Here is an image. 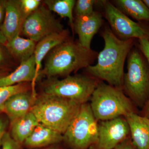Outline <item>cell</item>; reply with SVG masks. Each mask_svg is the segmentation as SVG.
Instances as JSON below:
<instances>
[{
	"mask_svg": "<svg viewBox=\"0 0 149 149\" xmlns=\"http://www.w3.org/2000/svg\"><path fill=\"white\" fill-rule=\"evenodd\" d=\"M102 36L104 47L98 54L97 64L89 65L87 71L96 79L105 80L109 85L121 89L124 63L133 47L135 39L121 40L109 28L105 29Z\"/></svg>",
	"mask_w": 149,
	"mask_h": 149,
	"instance_id": "1",
	"label": "cell"
},
{
	"mask_svg": "<svg viewBox=\"0 0 149 149\" xmlns=\"http://www.w3.org/2000/svg\"><path fill=\"white\" fill-rule=\"evenodd\" d=\"M41 73L52 78L68 76L74 71L87 68L97 57V52L83 47L79 42L69 39L54 48L48 54Z\"/></svg>",
	"mask_w": 149,
	"mask_h": 149,
	"instance_id": "2",
	"label": "cell"
},
{
	"mask_svg": "<svg viewBox=\"0 0 149 149\" xmlns=\"http://www.w3.org/2000/svg\"><path fill=\"white\" fill-rule=\"evenodd\" d=\"M31 111L39 123L62 134L77 114L81 104L45 94L36 99Z\"/></svg>",
	"mask_w": 149,
	"mask_h": 149,
	"instance_id": "3",
	"label": "cell"
},
{
	"mask_svg": "<svg viewBox=\"0 0 149 149\" xmlns=\"http://www.w3.org/2000/svg\"><path fill=\"white\" fill-rule=\"evenodd\" d=\"M91 109L97 120H111L133 111L130 100L121 89L99 83L91 97Z\"/></svg>",
	"mask_w": 149,
	"mask_h": 149,
	"instance_id": "4",
	"label": "cell"
},
{
	"mask_svg": "<svg viewBox=\"0 0 149 149\" xmlns=\"http://www.w3.org/2000/svg\"><path fill=\"white\" fill-rule=\"evenodd\" d=\"M48 80L44 93L82 104L91 98L99 83L94 77L82 75H68L64 79Z\"/></svg>",
	"mask_w": 149,
	"mask_h": 149,
	"instance_id": "5",
	"label": "cell"
},
{
	"mask_svg": "<svg viewBox=\"0 0 149 149\" xmlns=\"http://www.w3.org/2000/svg\"><path fill=\"white\" fill-rule=\"evenodd\" d=\"M123 87L136 101H145L149 96V65L138 46L133 47L128 56Z\"/></svg>",
	"mask_w": 149,
	"mask_h": 149,
	"instance_id": "6",
	"label": "cell"
},
{
	"mask_svg": "<svg viewBox=\"0 0 149 149\" xmlns=\"http://www.w3.org/2000/svg\"><path fill=\"white\" fill-rule=\"evenodd\" d=\"M97 121L90 105L82 104L64 133L63 139L74 148H88L97 143L99 125Z\"/></svg>",
	"mask_w": 149,
	"mask_h": 149,
	"instance_id": "7",
	"label": "cell"
},
{
	"mask_svg": "<svg viewBox=\"0 0 149 149\" xmlns=\"http://www.w3.org/2000/svg\"><path fill=\"white\" fill-rule=\"evenodd\" d=\"M106 18L116 34L121 40L147 38L149 40V23L135 22L110 2L102 1Z\"/></svg>",
	"mask_w": 149,
	"mask_h": 149,
	"instance_id": "8",
	"label": "cell"
},
{
	"mask_svg": "<svg viewBox=\"0 0 149 149\" xmlns=\"http://www.w3.org/2000/svg\"><path fill=\"white\" fill-rule=\"evenodd\" d=\"M64 30L46 6L41 5L24 20L21 32L28 39L38 42L43 38Z\"/></svg>",
	"mask_w": 149,
	"mask_h": 149,
	"instance_id": "9",
	"label": "cell"
},
{
	"mask_svg": "<svg viewBox=\"0 0 149 149\" xmlns=\"http://www.w3.org/2000/svg\"><path fill=\"white\" fill-rule=\"evenodd\" d=\"M130 132L126 119L121 117L104 120L99 125L98 149H113L125 141Z\"/></svg>",
	"mask_w": 149,
	"mask_h": 149,
	"instance_id": "10",
	"label": "cell"
},
{
	"mask_svg": "<svg viewBox=\"0 0 149 149\" xmlns=\"http://www.w3.org/2000/svg\"><path fill=\"white\" fill-rule=\"evenodd\" d=\"M5 14L1 31L7 42L19 35L25 19L19 1H4Z\"/></svg>",
	"mask_w": 149,
	"mask_h": 149,
	"instance_id": "11",
	"label": "cell"
},
{
	"mask_svg": "<svg viewBox=\"0 0 149 149\" xmlns=\"http://www.w3.org/2000/svg\"><path fill=\"white\" fill-rule=\"evenodd\" d=\"M103 19L101 14L94 11L83 16H76L74 20L73 31L78 35V42L83 47L91 49L93 37L102 26Z\"/></svg>",
	"mask_w": 149,
	"mask_h": 149,
	"instance_id": "12",
	"label": "cell"
},
{
	"mask_svg": "<svg viewBox=\"0 0 149 149\" xmlns=\"http://www.w3.org/2000/svg\"><path fill=\"white\" fill-rule=\"evenodd\" d=\"M132 144L136 149H149V118L129 113L125 116Z\"/></svg>",
	"mask_w": 149,
	"mask_h": 149,
	"instance_id": "13",
	"label": "cell"
},
{
	"mask_svg": "<svg viewBox=\"0 0 149 149\" xmlns=\"http://www.w3.org/2000/svg\"><path fill=\"white\" fill-rule=\"evenodd\" d=\"M35 56L33 55L20 65L14 72L0 77V87L11 86L26 82H35L37 79Z\"/></svg>",
	"mask_w": 149,
	"mask_h": 149,
	"instance_id": "14",
	"label": "cell"
},
{
	"mask_svg": "<svg viewBox=\"0 0 149 149\" xmlns=\"http://www.w3.org/2000/svg\"><path fill=\"white\" fill-rule=\"evenodd\" d=\"M33 101V96L28 91L17 93L6 102L4 111L7 114L12 122L31 111L34 103Z\"/></svg>",
	"mask_w": 149,
	"mask_h": 149,
	"instance_id": "15",
	"label": "cell"
},
{
	"mask_svg": "<svg viewBox=\"0 0 149 149\" xmlns=\"http://www.w3.org/2000/svg\"><path fill=\"white\" fill-rule=\"evenodd\" d=\"M68 30L64 29L61 32L54 33L45 37L37 42L34 54L37 77L40 74L42 69V61L46 55L54 48L68 40Z\"/></svg>",
	"mask_w": 149,
	"mask_h": 149,
	"instance_id": "16",
	"label": "cell"
},
{
	"mask_svg": "<svg viewBox=\"0 0 149 149\" xmlns=\"http://www.w3.org/2000/svg\"><path fill=\"white\" fill-rule=\"evenodd\" d=\"M63 139L61 133L39 123L24 143L29 148H38L59 143Z\"/></svg>",
	"mask_w": 149,
	"mask_h": 149,
	"instance_id": "17",
	"label": "cell"
},
{
	"mask_svg": "<svg viewBox=\"0 0 149 149\" xmlns=\"http://www.w3.org/2000/svg\"><path fill=\"white\" fill-rule=\"evenodd\" d=\"M11 122L12 137L19 144L26 141L40 123L31 111Z\"/></svg>",
	"mask_w": 149,
	"mask_h": 149,
	"instance_id": "18",
	"label": "cell"
},
{
	"mask_svg": "<svg viewBox=\"0 0 149 149\" xmlns=\"http://www.w3.org/2000/svg\"><path fill=\"white\" fill-rule=\"evenodd\" d=\"M114 5L127 16L136 19L138 22L149 23V9L141 0H116Z\"/></svg>",
	"mask_w": 149,
	"mask_h": 149,
	"instance_id": "19",
	"label": "cell"
},
{
	"mask_svg": "<svg viewBox=\"0 0 149 149\" xmlns=\"http://www.w3.org/2000/svg\"><path fill=\"white\" fill-rule=\"evenodd\" d=\"M5 45L9 52L20 63L34 55L36 46V42L33 40L20 37L19 35L7 42Z\"/></svg>",
	"mask_w": 149,
	"mask_h": 149,
	"instance_id": "20",
	"label": "cell"
},
{
	"mask_svg": "<svg viewBox=\"0 0 149 149\" xmlns=\"http://www.w3.org/2000/svg\"><path fill=\"white\" fill-rule=\"evenodd\" d=\"M44 3L51 11L54 12L62 17L68 19L70 24L73 31L74 18L72 11L75 6L74 0H46Z\"/></svg>",
	"mask_w": 149,
	"mask_h": 149,
	"instance_id": "21",
	"label": "cell"
},
{
	"mask_svg": "<svg viewBox=\"0 0 149 149\" xmlns=\"http://www.w3.org/2000/svg\"><path fill=\"white\" fill-rule=\"evenodd\" d=\"M27 91V87L21 83L11 86L0 87V112L4 111V104L12 96Z\"/></svg>",
	"mask_w": 149,
	"mask_h": 149,
	"instance_id": "22",
	"label": "cell"
},
{
	"mask_svg": "<svg viewBox=\"0 0 149 149\" xmlns=\"http://www.w3.org/2000/svg\"><path fill=\"white\" fill-rule=\"evenodd\" d=\"M97 1L94 0H78L75 3L74 12L76 16H83L93 13V8Z\"/></svg>",
	"mask_w": 149,
	"mask_h": 149,
	"instance_id": "23",
	"label": "cell"
},
{
	"mask_svg": "<svg viewBox=\"0 0 149 149\" xmlns=\"http://www.w3.org/2000/svg\"><path fill=\"white\" fill-rule=\"evenodd\" d=\"M19 2L22 13L26 19L40 7L42 3L40 0H20Z\"/></svg>",
	"mask_w": 149,
	"mask_h": 149,
	"instance_id": "24",
	"label": "cell"
},
{
	"mask_svg": "<svg viewBox=\"0 0 149 149\" xmlns=\"http://www.w3.org/2000/svg\"><path fill=\"white\" fill-rule=\"evenodd\" d=\"M2 149H19V144L15 141L8 133L6 132L2 141Z\"/></svg>",
	"mask_w": 149,
	"mask_h": 149,
	"instance_id": "25",
	"label": "cell"
},
{
	"mask_svg": "<svg viewBox=\"0 0 149 149\" xmlns=\"http://www.w3.org/2000/svg\"><path fill=\"white\" fill-rule=\"evenodd\" d=\"M140 50L143 54L149 65V40L141 38L138 40V45Z\"/></svg>",
	"mask_w": 149,
	"mask_h": 149,
	"instance_id": "26",
	"label": "cell"
},
{
	"mask_svg": "<svg viewBox=\"0 0 149 149\" xmlns=\"http://www.w3.org/2000/svg\"><path fill=\"white\" fill-rule=\"evenodd\" d=\"M116 149H136L133 144L125 140L120 143L116 148Z\"/></svg>",
	"mask_w": 149,
	"mask_h": 149,
	"instance_id": "27",
	"label": "cell"
},
{
	"mask_svg": "<svg viewBox=\"0 0 149 149\" xmlns=\"http://www.w3.org/2000/svg\"><path fill=\"white\" fill-rule=\"evenodd\" d=\"M5 14V8L4 1H0V28L2 25L3 19L4 18Z\"/></svg>",
	"mask_w": 149,
	"mask_h": 149,
	"instance_id": "28",
	"label": "cell"
},
{
	"mask_svg": "<svg viewBox=\"0 0 149 149\" xmlns=\"http://www.w3.org/2000/svg\"><path fill=\"white\" fill-rule=\"evenodd\" d=\"M6 124L3 120L0 118V146L1 145L3 136L6 133Z\"/></svg>",
	"mask_w": 149,
	"mask_h": 149,
	"instance_id": "29",
	"label": "cell"
},
{
	"mask_svg": "<svg viewBox=\"0 0 149 149\" xmlns=\"http://www.w3.org/2000/svg\"><path fill=\"white\" fill-rule=\"evenodd\" d=\"M5 60V56L1 48L0 47V65L4 62Z\"/></svg>",
	"mask_w": 149,
	"mask_h": 149,
	"instance_id": "30",
	"label": "cell"
},
{
	"mask_svg": "<svg viewBox=\"0 0 149 149\" xmlns=\"http://www.w3.org/2000/svg\"><path fill=\"white\" fill-rule=\"evenodd\" d=\"M7 42V41L6 39L3 35L2 33L0 30V44L6 45Z\"/></svg>",
	"mask_w": 149,
	"mask_h": 149,
	"instance_id": "31",
	"label": "cell"
},
{
	"mask_svg": "<svg viewBox=\"0 0 149 149\" xmlns=\"http://www.w3.org/2000/svg\"><path fill=\"white\" fill-rule=\"evenodd\" d=\"M143 1L149 9V0H143Z\"/></svg>",
	"mask_w": 149,
	"mask_h": 149,
	"instance_id": "32",
	"label": "cell"
},
{
	"mask_svg": "<svg viewBox=\"0 0 149 149\" xmlns=\"http://www.w3.org/2000/svg\"><path fill=\"white\" fill-rule=\"evenodd\" d=\"M147 117L148 118H149V103L148 104V108H147Z\"/></svg>",
	"mask_w": 149,
	"mask_h": 149,
	"instance_id": "33",
	"label": "cell"
},
{
	"mask_svg": "<svg viewBox=\"0 0 149 149\" xmlns=\"http://www.w3.org/2000/svg\"><path fill=\"white\" fill-rule=\"evenodd\" d=\"M2 77L1 76V74H0V77Z\"/></svg>",
	"mask_w": 149,
	"mask_h": 149,
	"instance_id": "34",
	"label": "cell"
}]
</instances>
